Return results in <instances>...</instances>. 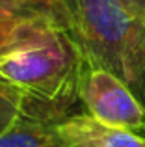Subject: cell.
I'll list each match as a JSON object with an SVG mask.
<instances>
[{"instance_id":"cell-2","label":"cell","mask_w":145,"mask_h":147,"mask_svg":"<svg viewBox=\"0 0 145 147\" xmlns=\"http://www.w3.org/2000/svg\"><path fill=\"white\" fill-rule=\"evenodd\" d=\"M84 52L69 28L50 41L0 58V80L15 86L24 99V115L56 123L72 115L80 102L78 78Z\"/></svg>"},{"instance_id":"cell-7","label":"cell","mask_w":145,"mask_h":147,"mask_svg":"<svg viewBox=\"0 0 145 147\" xmlns=\"http://www.w3.org/2000/svg\"><path fill=\"white\" fill-rule=\"evenodd\" d=\"M0 17H48L67 24V15L60 0H0Z\"/></svg>"},{"instance_id":"cell-4","label":"cell","mask_w":145,"mask_h":147,"mask_svg":"<svg viewBox=\"0 0 145 147\" xmlns=\"http://www.w3.org/2000/svg\"><path fill=\"white\" fill-rule=\"evenodd\" d=\"M56 130L69 147H145L143 134L104 125L86 112L56 123Z\"/></svg>"},{"instance_id":"cell-8","label":"cell","mask_w":145,"mask_h":147,"mask_svg":"<svg viewBox=\"0 0 145 147\" xmlns=\"http://www.w3.org/2000/svg\"><path fill=\"white\" fill-rule=\"evenodd\" d=\"M24 115V99L15 86L0 80V134Z\"/></svg>"},{"instance_id":"cell-10","label":"cell","mask_w":145,"mask_h":147,"mask_svg":"<svg viewBox=\"0 0 145 147\" xmlns=\"http://www.w3.org/2000/svg\"><path fill=\"white\" fill-rule=\"evenodd\" d=\"M67 147H69V145H67Z\"/></svg>"},{"instance_id":"cell-3","label":"cell","mask_w":145,"mask_h":147,"mask_svg":"<svg viewBox=\"0 0 145 147\" xmlns=\"http://www.w3.org/2000/svg\"><path fill=\"white\" fill-rule=\"evenodd\" d=\"M78 95L86 114L97 121L145 136V106L117 76L86 56L80 69Z\"/></svg>"},{"instance_id":"cell-6","label":"cell","mask_w":145,"mask_h":147,"mask_svg":"<svg viewBox=\"0 0 145 147\" xmlns=\"http://www.w3.org/2000/svg\"><path fill=\"white\" fill-rule=\"evenodd\" d=\"M0 147H67L56 125L34 117H19L0 134Z\"/></svg>"},{"instance_id":"cell-9","label":"cell","mask_w":145,"mask_h":147,"mask_svg":"<svg viewBox=\"0 0 145 147\" xmlns=\"http://www.w3.org/2000/svg\"><path fill=\"white\" fill-rule=\"evenodd\" d=\"M132 13H136L138 17H142L145 21V0H121Z\"/></svg>"},{"instance_id":"cell-1","label":"cell","mask_w":145,"mask_h":147,"mask_svg":"<svg viewBox=\"0 0 145 147\" xmlns=\"http://www.w3.org/2000/svg\"><path fill=\"white\" fill-rule=\"evenodd\" d=\"M84 56L110 71L145 106V21L121 0H60Z\"/></svg>"},{"instance_id":"cell-5","label":"cell","mask_w":145,"mask_h":147,"mask_svg":"<svg viewBox=\"0 0 145 147\" xmlns=\"http://www.w3.org/2000/svg\"><path fill=\"white\" fill-rule=\"evenodd\" d=\"M62 28L67 26L48 17H0V58L19 50L39 47L50 41Z\"/></svg>"}]
</instances>
